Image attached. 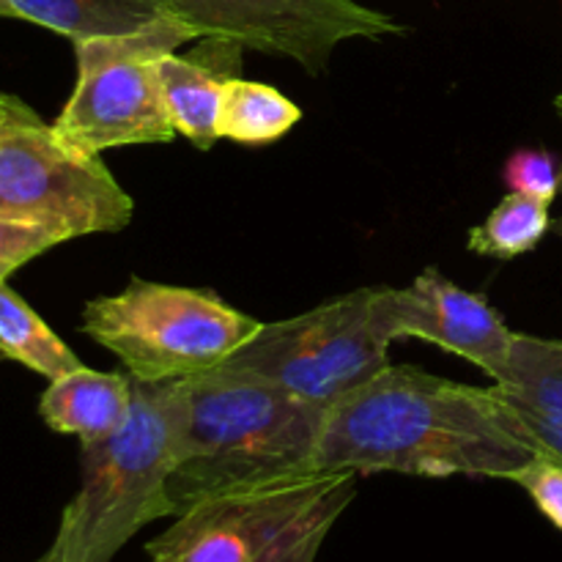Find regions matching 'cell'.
I'll return each mask as SVG.
<instances>
[{"instance_id": "cell-1", "label": "cell", "mask_w": 562, "mask_h": 562, "mask_svg": "<svg viewBox=\"0 0 562 562\" xmlns=\"http://www.w3.org/2000/svg\"><path fill=\"white\" fill-rule=\"evenodd\" d=\"M538 453L494 387L387 366L327 412L313 472L508 481Z\"/></svg>"}, {"instance_id": "cell-2", "label": "cell", "mask_w": 562, "mask_h": 562, "mask_svg": "<svg viewBox=\"0 0 562 562\" xmlns=\"http://www.w3.org/2000/svg\"><path fill=\"white\" fill-rule=\"evenodd\" d=\"M324 417L318 406L223 366L181 379L179 464L170 477L176 510L311 475Z\"/></svg>"}, {"instance_id": "cell-3", "label": "cell", "mask_w": 562, "mask_h": 562, "mask_svg": "<svg viewBox=\"0 0 562 562\" xmlns=\"http://www.w3.org/2000/svg\"><path fill=\"white\" fill-rule=\"evenodd\" d=\"M181 379H132L124 426L82 442V481L60 514L42 562H113L146 525L176 516L170 477L179 464Z\"/></svg>"}, {"instance_id": "cell-4", "label": "cell", "mask_w": 562, "mask_h": 562, "mask_svg": "<svg viewBox=\"0 0 562 562\" xmlns=\"http://www.w3.org/2000/svg\"><path fill=\"white\" fill-rule=\"evenodd\" d=\"M357 472H311L190 505L148 543L154 562H316Z\"/></svg>"}, {"instance_id": "cell-5", "label": "cell", "mask_w": 562, "mask_h": 562, "mask_svg": "<svg viewBox=\"0 0 562 562\" xmlns=\"http://www.w3.org/2000/svg\"><path fill=\"white\" fill-rule=\"evenodd\" d=\"M261 327L212 291L140 278L82 311V333L140 382H176L220 368Z\"/></svg>"}, {"instance_id": "cell-6", "label": "cell", "mask_w": 562, "mask_h": 562, "mask_svg": "<svg viewBox=\"0 0 562 562\" xmlns=\"http://www.w3.org/2000/svg\"><path fill=\"white\" fill-rule=\"evenodd\" d=\"M0 214L44 225L69 239L115 234L132 223L135 201L99 154L71 146L22 99L3 93Z\"/></svg>"}, {"instance_id": "cell-7", "label": "cell", "mask_w": 562, "mask_h": 562, "mask_svg": "<svg viewBox=\"0 0 562 562\" xmlns=\"http://www.w3.org/2000/svg\"><path fill=\"white\" fill-rule=\"evenodd\" d=\"M192 38L201 36L190 25L162 16L135 33L75 42L77 82L53 130L91 154L170 143L179 132L165 104L159 58Z\"/></svg>"}, {"instance_id": "cell-8", "label": "cell", "mask_w": 562, "mask_h": 562, "mask_svg": "<svg viewBox=\"0 0 562 562\" xmlns=\"http://www.w3.org/2000/svg\"><path fill=\"white\" fill-rule=\"evenodd\" d=\"M390 346L376 316V289H357L294 318L263 324L223 368L329 412L390 366Z\"/></svg>"}, {"instance_id": "cell-9", "label": "cell", "mask_w": 562, "mask_h": 562, "mask_svg": "<svg viewBox=\"0 0 562 562\" xmlns=\"http://www.w3.org/2000/svg\"><path fill=\"white\" fill-rule=\"evenodd\" d=\"M201 38L283 55L307 71L327 69L338 44L404 31L390 14L357 0H154Z\"/></svg>"}, {"instance_id": "cell-10", "label": "cell", "mask_w": 562, "mask_h": 562, "mask_svg": "<svg viewBox=\"0 0 562 562\" xmlns=\"http://www.w3.org/2000/svg\"><path fill=\"white\" fill-rule=\"evenodd\" d=\"M376 316L390 340L417 338L464 357L494 384L508 371L516 333L483 294L461 289L428 267L406 289H376Z\"/></svg>"}, {"instance_id": "cell-11", "label": "cell", "mask_w": 562, "mask_h": 562, "mask_svg": "<svg viewBox=\"0 0 562 562\" xmlns=\"http://www.w3.org/2000/svg\"><path fill=\"white\" fill-rule=\"evenodd\" d=\"M241 44L228 38H201L190 55L168 53L159 58L165 104L176 132L201 151L220 140V110L225 82L241 66Z\"/></svg>"}, {"instance_id": "cell-12", "label": "cell", "mask_w": 562, "mask_h": 562, "mask_svg": "<svg viewBox=\"0 0 562 562\" xmlns=\"http://www.w3.org/2000/svg\"><path fill=\"white\" fill-rule=\"evenodd\" d=\"M132 412L130 373H102L80 366L49 382L38 401V415L55 434L97 442L126 423Z\"/></svg>"}, {"instance_id": "cell-13", "label": "cell", "mask_w": 562, "mask_h": 562, "mask_svg": "<svg viewBox=\"0 0 562 562\" xmlns=\"http://www.w3.org/2000/svg\"><path fill=\"white\" fill-rule=\"evenodd\" d=\"M16 16L71 42L135 33L165 14L154 0H9Z\"/></svg>"}, {"instance_id": "cell-14", "label": "cell", "mask_w": 562, "mask_h": 562, "mask_svg": "<svg viewBox=\"0 0 562 562\" xmlns=\"http://www.w3.org/2000/svg\"><path fill=\"white\" fill-rule=\"evenodd\" d=\"M0 357L20 362L47 382L82 366L47 322L5 283H0Z\"/></svg>"}, {"instance_id": "cell-15", "label": "cell", "mask_w": 562, "mask_h": 562, "mask_svg": "<svg viewBox=\"0 0 562 562\" xmlns=\"http://www.w3.org/2000/svg\"><path fill=\"white\" fill-rule=\"evenodd\" d=\"M302 119L300 104L263 82L231 77L223 91V110H220V137L245 143V146H263L289 135Z\"/></svg>"}, {"instance_id": "cell-16", "label": "cell", "mask_w": 562, "mask_h": 562, "mask_svg": "<svg viewBox=\"0 0 562 562\" xmlns=\"http://www.w3.org/2000/svg\"><path fill=\"white\" fill-rule=\"evenodd\" d=\"M552 203H543L538 198L510 192L497 206L492 209L481 225L470 231L467 247L483 258H499L510 261L525 252L536 250L543 236L552 231Z\"/></svg>"}, {"instance_id": "cell-17", "label": "cell", "mask_w": 562, "mask_h": 562, "mask_svg": "<svg viewBox=\"0 0 562 562\" xmlns=\"http://www.w3.org/2000/svg\"><path fill=\"white\" fill-rule=\"evenodd\" d=\"M497 387L532 409L562 415V340L516 333L508 371Z\"/></svg>"}, {"instance_id": "cell-18", "label": "cell", "mask_w": 562, "mask_h": 562, "mask_svg": "<svg viewBox=\"0 0 562 562\" xmlns=\"http://www.w3.org/2000/svg\"><path fill=\"white\" fill-rule=\"evenodd\" d=\"M560 170L562 165L554 154L543 148H519L505 162L503 181L510 192L552 203L560 195Z\"/></svg>"}, {"instance_id": "cell-19", "label": "cell", "mask_w": 562, "mask_h": 562, "mask_svg": "<svg viewBox=\"0 0 562 562\" xmlns=\"http://www.w3.org/2000/svg\"><path fill=\"white\" fill-rule=\"evenodd\" d=\"M60 241H66L64 236L44 228V225L22 223V220H11L0 214V283H5L9 274H14L16 269L25 267L27 261L38 258L42 252L53 250Z\"/></svg>"}, {"instance_id": "cell-20", "label": "cell", "mask_w": 562, "mask_h": 562, "mask_svg": "<svg viewBox=\"0 0 562 562\" xmlns=\"http://www.w3.org/2000/svg\"><path fill=\"white\" fill-rule=\"evenodd\" d=\"M508 481L525 488L536 508L547 516V521H552V527L562 532V464L558 459L538 453Z\"/></svg>"}, {"instance_id": "cell-21", "label": "cell", "mask_w": 562, "mask_h": 562, "mask_svg": "<svg viewBox=\"0 0 562 562\" xmlns=\"http://www.w3.org/2000/svg\"><path fill=\"white\" fill-rule=\"evenodd\" d=\"M492 387L494 393L499 395V401H503L505 412H508V415L514 417L516 426L521 428V434H525L541 453L552 456V459H558L562 464V415H549V412L532 409V406L505 395L497 384H492Z\"/></svg>"}, {"instance_id": "cell-22", "label": "cell", "mask_w": 562, "mask_h": 562, "mask_svg": "<svg viewBox=\"0 0 562 562\" xmlns=\"http://www.w3.org/2000/svg\"><path fill=\"white\" fill-rule=\"evenodd\" d=\"M554 108H558V113L562 115V97H558V102H554ZM560 195H562V170H560ZM552 231L562 239V214H560L558 220H552Z\"/></svg>"}, {"instance_id": "cell-23", "label": "cell", "mask_w": 562, "mask_h": 562, "mask_svg": "<svg viewBox=\"0 0 562 562\" xmlns=\"http://www.w3.org/2000/svg\"><path fill=\"white\" fill-rule=\"evenodd\" d=\"M0 16H3V20H20L9 0H0Z\"/></svg>"}, {"instance_id": "cell-24", "label": "cell", "mask_w": 562, "mask_h": 562, "mask_svg": "<svg viewBox=\"0 0 562 562\" xmlns=\"http://www.w3.org/2000/svg\"><path fill=\"white\" fill-rule=\"evenodd\" d=\"M3 115H5V104H3V93H0V126H3Z\"/></svg>"}, {"instance_id": "cell-25", "label": "cell", "mask_w": 562, "mask_h": 562, "mask_svg": "<svg viewBox=\"0 0 562 562\" xmlns=\"http://www.w3.org/2000/svg\"><path fill=\"white\" fill-rule=\"evenodd\" d=\"M148 562H154V560H148Z\"/></svg>"}, {"instance_id": "cell-26", "label": "cell", "mask_w": 562, "mask_h": 562, "mask_svg": "<svg viewBox=\"0 0 562 562\" xmlns=\"http://www.w3.org/2000/svg\"><path fill=\"white\" fill-rule=\"evenodd\" d=\"M36 562H42V560H36Z\"/></svg>"}]
</instances>
